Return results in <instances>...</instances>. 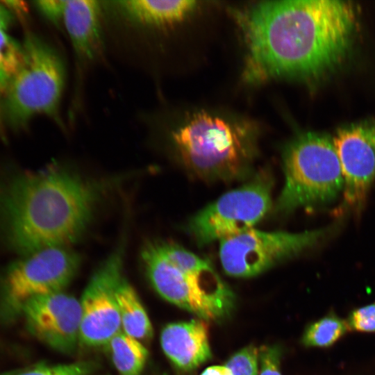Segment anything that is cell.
I'll return each mask as SVG.
<instances>
[{"label": "cell", "mask_w": 375, "mask_h": 375, "mask_svg": "<svg viewBox=\"0 0 375 375\" xmlns=\"http://www.w3.org/2000/svg\"><path fill=\"white\" fill-rule=\"evenodd\" d=\"M356 23L349 1L292 0L254 6L245 21L249 74L315 78L346 55Z\"/></svg>", "instance_id": "obj_1"}, {"label": "cell", "mask_w": 375, "mask_h": 375, "mask_svg": "<svg viewBox=\"0 0 375 375\" xmlns=\"http://www.w3.org/2000/svg\"><path fill=\"white\" fill-rule=\"evenodd\" d=\"M112 182L51 165L0 178V240L17 256L68 247L80 238Z\"/></svg>", "instance_id": "obj_2"}, {"label": "cell", "mask_w": 375, "mask_h": 375, "mask_svg": "<svg viewBox=\"0 0 375 375\" xmlns=\"http://www.w3.org/2000/svg\"><path fill=\"white\" fill-rule=\"evenodd\" d=\"M169 138L185 165L207 181L240 176L254 147L253 132L247 124L207 112L195 113L174 126Z\"/></svg>", "instance_id": "obj_3"}, {"label": "cell", "mask_w": 375, "mask_h": 375, "mask_svg": "<svg viewBox=\"0 0 375 375\" xmlns=\"http://www.w3.org/2000/svg\"><path fill=\"white\" fill-rule=\"evenodd\" d=\"M22 42V63L1 99L2 126L19 131L42 115L62 128L60 103L66 81L63 59L36 33H26Z\"/></svg>", "instance_id": "obj_4"}, {"label": "cell", "mask_w": 375, "mask_h": 375, "mask_svg": "<svg viewBox=\"0 0 375 375\" xmlns=\"http://www.w3.org/2000/svg\"><path fill=\"white\" fill-rule=\"evenodd\" d=\"M285 182L275 210L288 214L297 209L332 203L344 190V178L333 139L317 133L294 138L283 155Z\"/></svg>", "instance_id": "obj_5"}, {"label": "cell", "mask_w": 375, "mask_h": 375, "mask_svg": "<svg viewBox=\"0 0 375 375\" xmlns=\"http://www.w3.org/2000/svg\"><path fill=\"white\" fill-rule=\"evenodd\" d=\"M80 256L68 247L40 249L19 256L0 274V320L12 322L30 299L62 292L80 265Z\"/></svg>", "instance_id": "obj_6"}, {"label": "cell", "mask_w": 375, "mask_h": 375, "mask_svg": "<svg viewBox=\"0 0 375 375\" xmlns=\"http://www.w3.org/2000/svg\"><path fill=\"white\" fill-rule=\"evenodd\" d=\"M332 227L301 233L267 232L253 228L220 241L219 258L230 276L251 277L308 250Z\"/></svg>", "instance_id": "obj_7"}, {"label": "cell", "mask_w": 375, "mask_h": 375, "mask_svg": "<svg viewBox=\"0 0 375 375\" xmlns=\"http://www.w3.org/2000/svg\"><path fill=\"white\" fill-rule=\"evenodd\" d=\"M272 203L270 178L258 174L199 211L190 220L188 230L199 245L220 242L253 228Z\"/></svg>", "instance_id": "obj_8"}, {"label": "cell", "mask_w": 375, "mask_h": 375, "mask_svg": "<svg viewBox=\"0 0 375 375\" xmlns=\"http://www.w3.org/2000/svg\"><path fill=\"white\" fill-rule=\"evenodd\" d=\"M142 258L153 287L169 302L204 319L219 318L231 308L233 298L214 292L178 267L162 254L157 242L144 246Z\"/></svg>", "instance_id": "obj_9"}, {"label": "cell", "mask_w": 375, "mask_h": 375, "mask_svg": "<svg viewBox=\"0 0 375 375\" xmlns=\"http://www.w3.org/2000/svg\"><path fill=\"white\" fill-rule=\"evenodd\" d=\"M123 255L119 247L94 272L79 301V342L87 347L106 345L122 331L116 292L123 278Z\"/></svg>", "instance_id": "obj_10"}, {"label": "cell", "mask_w": 375, "mask_h": 375, "mask_svg": "<svg viewBox=\"0 0 375 375\" xmlns=\"http://www.w3.org/2000/svg\"><path fill=\"white\" fill-rule=\"evenodd\" d=\"M333 142L344 178V204L358 214L375 181V120L339 129Z\"/></svg>", "instance_id": "obj_11"}, {"label": "cell", "mask_w": 375, "mask_h": 375, "mask_svg": "<svg viewBox=\"0 0 375 375\" xmlns=\"http://www.w3.org/2000/svg\"><path fill=\"white\" fill-rule=\"evenodd\" d=\"M21 317L33 335L57 351L69 353L80 343V301L63 291L30 299Z\"/></svg>", "instance_id": "obj_12"}, {"label": "cell", "mask_w": 375, "mask_h": 375, "mask_svg": "<svg viewBox=\"0 0 375 375\" xmlns=\"http://www.w3.org/2000/svg\"><path fill=\"white\" fill-rule=\"evenodd\" d=\"M102 15L101 1H65L62 25L69 35L76 65L81 73L103 53Z\"/></svg>", "instance_id": "obj_13"}, {"label": "cell", "mask_w": 375, "mask_h": 375, "mask_svg": "<svg viewBox=\"0 0 375 375\" xmlns=\"http://www.w3.org/2000/svg\"><path fill=\"white\" fill-rule=\"evenodd\" d=\"M160 344L167 358L183 370L193 369L211 356L208 325L201 319L167 324L161 332Z\"/></svg>", "instance_id": "obj_14"}, {"label": "cell", "mask_w": 375, "mask_h": 375, "mask_svg": "<svg viewBox=\"0 0 375 375\" xmlns=\"http://www.w3.org/2000/svg\"><path fill=\"white\" fill-rule=\"evenodd\" d=\"M115 15L130 25L145 29H162L183 21L196 8L191 0H119L105 1Z\"/></svg>", "instance_id": "obj_15"}, {"label": "cell", "mask_w": 375, "mask_h": 375, "mask_svg": "<svg viewBox=\"0 0 375 375\" xmlns=\"http://www.w3.org/2000/svg\"><path fill=\"white\" fill-rule=\"evenodd\" d=\"M157 243L162 254L178 267L199 279L215 293L233 298L230 289L208 261L177 244L169 242Z\"/></svg>", "instance_id": "obj_16"}, {"label": "cell", "mask_w": 375, "mask_h": 375, "mask_svg": "<svg viewBox=\"0 0 375 375\" xmlns=\"http://www.w3.org/2000/svg\"><path fill=\"white\" fill-rule=\"evenodd\" d=\"M122 330L139 340L149 338L152 325L142 302L131 285L123 277L117 288Z\"/></svg>", "instance_id": "obj_17"}, {"label": "cell", "mask_w": 375, "mask_h": 375, "mask_svg": "<svg viewBox=\"0 0 375 375\" xmlns=\"http://www.w3.org/2000/svg\"><path fill=\"white\" fill-rule=\"evenodd\" d=\"M106 345L119 375H141L148 351L140 340L122 330Z\"/></svg>", "instance_id": "obj_18"}, {"label": "cell", "mask_w": 375, "mask_h": 375, "mask_svg": "<svg viewBox=\"0 0 375 375\" xmlns=\"http://www.w3.org/2000/svg\"><path fill=\"white\" fill-rule=\"evenodd\" d=\"M349 331L347 321L331 311L306 328L302 342L306 347H329Z\"/></svg>", "instance_id": "obj_19"}, {"label": "cell", "mask_w": 375, "mask_h": 375, "mask_svg": "<svg viewBox=\"0 0 375 375\" xmlns=\"http://www.w3.org/2000/svg\"><path fill=\"white\" fill-rule=\"evenodd\" d=\"M23 44L7 31H0V92L1 96L23 59Z\"/></svg>", "instance_id": "obj_20"}, {"label": "cell", "mask_w": 375, "mask_h": 375, "mask_svg": "<svg viewBox=\"0 0 375 375\" xmlns=\"http://www.w3.org/2000/svg\"><path fill=\"white\" fill-rule=\"evenodd\" d=\"M259 349L250 345L235 353L226 366L232 375H258Z\"/></svg>", "instance_id": "obj_21"}, {"label": "cell", "mask_w": 375, "mask_h": 375, "mask_svg": "<svg viewBox=\"0 0 375 375\" xmlns=\"http://www.w3.org/2000/svg\"><path fill=\"white\" fill-rule=\"evenodd\" d=\"M92 367V365L86 362L56 365L41 364L15 375H88Z\"/></svg>", "instance_id": "obj_22"}, {"label": "cell", "mask_w": 375, "mask_h": 375, "mask_svg": "<svg viewBox=\"0 0 375 375\" xmlns=\"http://www.w3.org/2000/svg\"><path fill=\"white\" fill-rule=\"evenodd\" d=\"M346 321L350 331L375 333V302L352 310Z\"/></svg>", "instance_id": "obj_23"}, {"label": "cell", "mask_w": 375, "mask_h": 375, "mask_svg": "<svg viewBox=\"0 0 375 375\" xmlns=\"http://www.w3.org/2000/svg\"><path fill=\"white\" fill-rule=\"evenodd\" d=\"M65 0H40L33 2L34 7L49 22L60 28L62 25Z\"/></svg>", "instance_id": "obj_24"}, {"label": "cell", "mask_w": 375, "mask_h": 375, "mask_svg": "<svg viewBox=\"0 0 375 375\" xmlns=\"http://www.w3.org/2000/svg\"><path fill=\"white\" fill-rule=\"evenodd\" d=\"M280 356V351L276 347H261L259 349L260 375H281Z\"/></svg>", "instance_id": "obj_25"}, {"label": "cell", "mask_w": 375, "mask_h": 375, "mask_svg": "<svg viewBox=\"0 0 375 375\" xmlns=\"http://www.w3.org/2000/svg\"><path fill=\"white\" fill-rule=\"evenodd\" d=\"M15 18L9 9L0 1V31H7L12 25Z\"/></svg>", "instance_id": "obj_26"}, {"label": "cell", "mask_w": 375, "mask_h": 375, "mask_svg": "<svg viewBox=\"0 0 375 375\" xmlns=\"http://www.w3.org/2000/svg\"><path fill=\"white\" fill-rule=\"evenodd\" d=\"M3 4L12 13L14 17L21 16L24 17L28 12V6L22 1H1Z\"/></svg>", "instance_id": "obj_27"}, {"label": "cell", "mask_w": 375, "mask_h": 375, "mask_svg": "<svg viewBox=\"0 0 375 375\" xmlns=\"http://www.w3.org/2000/svg\"><path fill=\"white\" fill-rule=\"evenodd\" d=\"M201 375H232V373L226 365H215L208 367Z\"/></svg>", "instance_id": "obj_28"}, {"label": "cell", "mask_w": 375, "mask_h": 375, "mask_svg": "<svg viewBox=\"0 0 375 375\" xmlns=\"http://www.w3.org/2000/svg\"><path fill=\"white\" fill-rule=\"evenodd\" d=\"M1 94L0 92V106H1ZM0 126H2L1 120V108H0Z\"/></svg>", "instance_id": "obj_29"}, {"label": "cell", "mask_w": 375, "mask_h": 375, "mask_svg": "<svg viewBox=\"0 0 375 375\" xmlns=\"http://www.w3.org/2000/svg\"><path fill=\"white\" fill-rule=\"evenodd\" d=\"M12 374L10 373V372H8L7 374H0V375H12Z\"/></svg>", "instance_id": "obj_30"}]
</instances>
